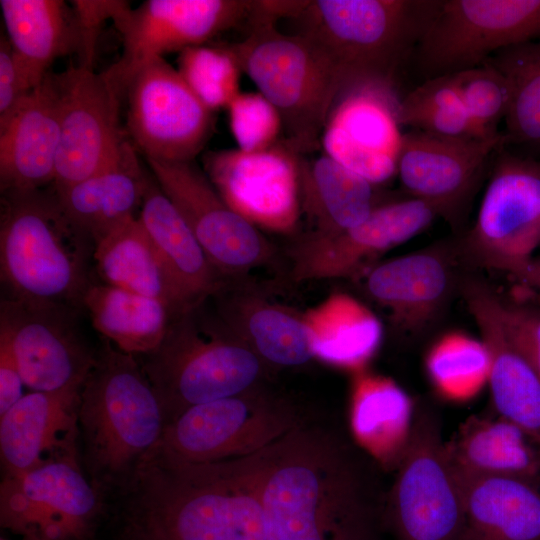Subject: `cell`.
I'll return each mask as SVG.
<instances>
[{
	"label": "cell",
	"instance_id": "obj_1",
	"mask_svg": "<svg viewBox=\"0 0 540 540\" xmlns=\"http://www.w3.org/2000/svg\"><path fill=\"white\" fill-rule=\"evenodd\" d=\"M363 453L305 420L271 446L261 493L265 540H380L385 496Z\"/></svg>",
	"mask_w": 540,
	"mask_h": 540
},
{
	"label": "cell",
	"instance_id": "obj_2",
	"mask_svg": "<svg viewBox=\"0 0 540 540\" xmlns=\"http://www.w3.org/2000/svg\"><path fill=\"white\" fill-rule=\"evenodd\" d=\"M270 447L210 463L179 461L158 447L127 486V539L265 540L261 493Z\"/></svg>",
	"mask_w": 540,
	"mask_h": 540
},
{
	"label": "cell",
	"instance_id": "obj_3",
	"mask_svg": "<svg viewBox=\"0 0 540 540\" xmlns=\"http://www.w3.org/2000/svg\"><path fill=\"white\" fill-rule=\"evenodd\" d=\"M294 20L330 63L343 90L373 83L392 87L422 36L438 0L290 1Z\"/></svg>",
	"mask_w": 540,
	"mask_h": 540
},
{
	"label": "cell",
	"instance_id": "obj_4",
	"mask_svg": "<svg viewBox=\"0 0 540 540\" xmlns=\"http://www.w3.org/2000/svg\"><path fill=\"white\" fill-rule=\"evenodd\" d=\"M167 418L133 355L107 344L81 388L79 429L97 486L129 484L159 447Z\"/></svg>",
	"mask_w": 540,
	"mask_h": 540
},
{
	"label": "cell",
	"instance_id": "obj_5",
	"mask_svg": "<svg viewBox=\"0 0 540 540\" xmlns=\"http://www.w3.org/2000/svg\"><path fill=\"white\" fill-rule=\"evenodd\" d=\"M0 266L13 299L64 307L82 301L88 239L62 212L56 198L39 191L4 195Z\"/></svg>",
	"mask_w": 540,
	"mask_h": 540
},
{
	"label": "cell",
	"instance_id": "obj_6",
	"mask_svg": "<svg viewBox=\"0 0 540 540\" xmlns=\"http://www.w3.org/2000/svg\"><path fill=\"white\" fill-rule=\"evenodd\" d=\"M248 19L247 37L224 46L279 112L285 139L301 154L311 152L321 144L342 83L306 38L283 33L275 21L252 11Z\"/></svg>",
	"mask_w": 540,
	"mask_h": 540
},
{
	"label": "cell",
	"instance_id": "obj_7",
	"mask_svg": "<svg viewBox=\"0 0 540 540\" xmlns=\"http://www.w3.org/2000/svg\"><path fill=\"white\" fill-rule=\"evenodd\" d=\"M170 323L160 346L142 366L167 423L185 409L259 386L265 362L243 338L203 334L186 313Z\"/></svg>",
	"mask_w": 540,
	"mask_h": 540
},
{
	"label": "cell",
	"instance_id": "obj_8",
	"mask_svg": "<svg viewBox=\"0 0 540 540\" xmlns=\"http://www.w3.org/2000/svg\"><path fill=\"white\" fill-rule=\"evenodd\" d=\"M384 498L382 525L395 540H460L464 524L461 479L437 416L414 413L406 448Z\"/></svg>",
	"mask_w": 540,
	"mask_h": 540
},
{
	"label": "cell",
	"instance_id": "obj_9",
	"mask_svg": "<svg viewBox=\"0 0 540 540\" xmlns=\"http://www.w3.org/2000/svg\"><path fill=\"white\" fill-rule=\"evenodd\" d=\"M303 421L291 403L258 386L185 409L166 424L159 449L188 463L241 459L276 444Z\"/></svg>",
	"mask_w": 540,
	"mask_h": 540
},
{
	"label": "cell",
	"instance_id": "obj_10",
	"mask_svg": "<svg viewBox=\"0 0 540 540\" xmlns=\"http://www.w3.org/2000/svg\"><path fill=\"white\" fill-rule=\"evenodd\" d=\"M472 228L458 239L467 266L516 278L540 246V159L502 146Z\"/></svg>",
	"mask_w": 540,
	"mask_h": 540
},
{
	"label": "cell",
	"instance_id": "obj_11",
	"mask_svg": "<svg viewBox=\"0 0 540 540\" xmlns=\"http://www.w3.org/2000/svg\"><path fill=\"white\" fill-rule=\"evenodd\" d=\"M540 40V0H438L414 52L425 80L479 66Z\"/></svg>",
	"mask_w": 540,
	"mask_h": 540
},
{
	"label": "cell",
	"instance_id": "obj_12",
	"mask_svg": "<svg viewBox=\"0 0 540 540\" xmlns=\"http://www.w3.org/2000/svg\"><path fill=\"white\" fill-rule=\"evenodd\" d=\"M252 1L146 0L123 10L114 20L123 50L103 73L124 98L133 76L170 52L204 45L241 20L248 19Z\"/></svg>",
	"mask_w": 540,
	"mask_h": 540
},
{
	"label": "cell",
	"instance_id": "obj_13",
	"mask_svg": "<svg viewBox=\"0 0 540 540\" xmlns=\"http://www.w3.org/2000/svg\"><path fill=\"white\" fill-rule=\"evenodd\" d=\"M127 128L146 159L188 162L213 130V112L164 58L141 68L128 83Z\"/></svg>",
	"mask_w": 540,
	"mask_h": 540
},
{
	"label": "cell",
	"instance_id": "obj_14",
	"mask_svg": "<svg viewBox=\"0 0 540 540\" xmlns=\"http://www.w3.org/2000/svg\"><path fill=\"white\" fill-rule=\"evenodd\" d=\"M100 507L78 461L3 476L0 485L1 527L30 540H90Z\"/></svg>",
	"mask_w": 540,
	"mask_h": 540
},
{
	"label": "cell",
	"instance_id": "obj_15",
	"mask_svg": "<svg viewBox=\"0 0 540 540\" xmlns=\"http://www.w3.org/2000/svg\"><path fill=\"white\" fill-rule=\"evenodd\" d=\"M56 80L60 141L53 184L60 190L115 164L132 145L119 123L123 98L103 72L77 65Z\"/></svg>",
	"mask_w": 540,
	"mask_h": 540
},
{
	"label": "cell",
	"instance_id": "obj_16",
	"mask_svg": "<svg viewBox=\"0 0 540 540\" xmlns=\"http://www.w3.org/2000/svg\"><path fill=\"white\" fill-rule=\"evenodd\" d=\"M302 154L286 139L268 149H229L204 157L207 177L235 212L256 227L287 233L299 220Z\"/></svg>",
	"mask_w": 540,
	"mask_h": 540
},
{
	"label": "cell",
	"instance_id": "obj_17",
	"mask_svg": "<svg viewBox=\"0 0 540 540\" xmlns=\"http://www.w3.org/2000/svg\"><path fill=\"white\" fill-rule=\"evenodd\" d=\"M502 146L503 134L466 139L410 130L403 135L397 175L411 197L457 225Z\"/></svg>",
	"mask_w": 540,
	"mask_h": 540
},
{
	"label": "cell",
	"instance_id": "obj_18",
	"mask_svg": "<svg viewBox=\"0 0 540 540\" xmlns=\"http://www.w3.org/2000/svg\"><path fill=\"white\" fill-rule=\"evenodd\" d=\"M463 265L458 240L440 242L376 265L367 272L364 287L386 308L400 334L417 338L431 329L455 290H461Z\"/></svg>",
	"mask_w": 540,
	"mask_h": 540
},
{
	"label": "cell",
	"instance_id": "obj_19",
	"mask_svg": "<svg viewBox=\"0 0 540 540\" xmlns=\"http://www.w3.org/2000/svg\"><path fill=\"white\" fill-rule=\"evenodd\" d=\"M146 161L218 272H242L266 258L268 245L256 226L225 203L193 161Z\"/></svg>",
	"mask_w": 540,
	"mask_h": 540
},
{
	"label": "cell",
	"instance_id": "obj_20",
	"mask_svg": "<svg viewBox=\"0 0 540 540\" xmlns=\"http://www.w3.org/2000/svg\"><path fill=\"white\" fill-rule=\"evenodd\" d=\"M393 88L366 83L341 92L325 123L324 153L371 184L397 175L403 135Z\"/></svg>",
	"mask_w": 540,
	"mask_h": 540
},
{
	"label": "cell",
	"instance_id": "obj_21",
	"mask_svg": "<svg viewBox=\"0 0 540 540\" xmlns=\"http://www.w3.org/2000/svg\"><path fill=\"white\" fill-rule=\"evenodd\" d=\"M62 308L16 299L2 302L0 337L8 342L31 391L83 383L95 363Z\"/></svg>",
	"mask_w": 540,
	"mask_h": 540
},
{
	"label": "cell",
	"instance_id": "obj_22",
	"mask_svg": "<svg viewBox=\"0 0 540 540\" xmlns=\"http://www.w3.org/2000/svg\"><path fill=\"white\" fill-rule=\"evenodd\" d=\"M438 217L428 203L410 197L377 205L357 226L334 235L313 234L294 254V277L356 275L368 261L424 231Z\"/></svg>",
	"mask_w": 540,
	"mask_h": 540
},
{
	"label": "cell",
	"instance_id": "obj_23",
	"mask_svg": "<svg viewBox=\"0 0 540 540\" xmlns=\"http://www.w3.org/2000/svg\"><path fill=\"white\" fill-rule=\"evenodd\" d=\"M83 383L56 391H31L0 415L4 476L18 475L56 461H78Z\"/></svg>",
	"mask_w": 540,
	"mask_h": 540
},
{
	"label": "cell",
	"instance_id": "obj_24",
	"mask_svg": "<svg viewBox=\"0 0 540 540\" xmlns=\"http://www.w3.org/2000/svg\"><path fill=\"white\" fill-rule=\"evenodd\" d=\"M460 292L489 353L488 384L496 414L519 426L540 446V376L504 327L500 295L472 276L465 277Z\"/></svg>",
	"mask_w": 540,
	"mask_h": 540
},
{
	"label": "cell",
	"instance_id": "obj_25",
	"mask_svg": "<svg viewBox=\"0 0 540 540\" xmlns=\"http://www.w3.org/2000/svg\"><path fill=\"white\" fill-rule=\"evenodd\" d=\"M60 141L56 74L49 72L0 130V182L4 195L39 191L52 182Z\"/></svg>",
	"mask_w": 540,
	"mask_h": 540
},
{
	"label": "cell",
	"instance_id": "obj_26",
	"mask_svg": "<svg viewBox=\"0 0 540 540\" xmlns=\"http://www.w3.org/2000/svg\"><path fill=\"white\" fill-rule=\"evenodd\" d=\"M185 312L219 287L218 271L174 203L148 175L140 214Z\"/></svg>",
	"mask_w": 540,
	"mask_h": 540
},
{
	"label": "cell",
	"instance_id": "obj_27",
	"mask_svg": "<svg viewBox=\"0 0 540 540\" xmlns=\"http://www.w3.org/2000/svg\"><path fill=\"white\" fill-rule=\"evenodd\" d=\"M460 540H540V482L511 476H460Z\"/></svg>",
	"mask_w": 540,
	"mask_h": 540
},
{
	"label": "cell",
	"instance_id": "obj_28",
	"mask_svg": "<svg viewBox=\"0 0 540 540\" xmlns=\"http://www.w3.org/2000/svg\"><path fill=\"white\" fill-rule=\"evenodd\" d=\"M460 476H511L540 482V446L499 416H471L446 441Z\"/></svg>",
	"mask_w": 540,
	"mask_h": 540
},
{
	"label": "cell",
	"instance_id": "obj_29",
	"mask_svg": "<svg viewBox=\"0 0 540 540\" xmlns=\"http://www.w3.org/2000/svg\"><path fill=\"white\" fill-rule=\"evenodd\" d=\"M148 175L135 149L110 167L56 190L55 198L65 216L93 242L141 207Z\"/></svg>",
	"mask_w": 540,
	"mask_h": 540
},
{
	"label": "cell",
	"instance_id": "obj_30",
	"mask_svg": "<svg viewBox=\"0 0 540 540\" xmlns=\"http://www.w3.org/2000/svg\"><path fill=\"white\" fill-rule=\"evenodd\" d=\"M412 403L393 380L357 374L352 391L350 428L356 444L375 463L395 469L413 424Z\"/></svg>",
	"mask_w": 540,
	"mask_h": 540
},
{
	"label": "cell",
	"instance_id": "obj_31",
	"mask_svg": "<svg viewBox=\"0 0 540 540\" xmlns=\"http://www.w3.org/2000/svg\"><path fill=\"white\" fill-rule=\"evenodd\" d=\"M93 260L104 284L162 300L174 314L186 313L138 216L124 220L97 239Z\"/></svg>",
	"mask_w": 540,
	"mask_h": 540
},
{
	"label": "cell",
	"instance_id": "obj_32",
	"mask_svg": "<svg viewBox=\"0 0 540 540\" xmlns=\"http://www.w3.org/2000/svg\"><path fill=\"white\" fill-rule=\"evenodd\" d=\"M8 38L38 86L61 56L78 53L79 38L71 5L62 0H1Z\"/></svg>",
	"mask_w": 540,
	"mask_h": 540
},
{
	"label": "cell",
	"instance_id": "obj_33",
	"mask_svg": "<svg viewBox=\"0 0 540 540\" xmlns=\"http://www.w3.org/2000/svg\"><path fill=\"white\" fill-rule=\"evenodd\" d=\"M81 302L95 329L133 356L160 346L174 314L162 300L107 284L89 285Z\"/></svg>",
	"mask_w": 540,
	"mask_h": 540
},
{
	"label": "cell",
	"instance_id": "obj_34",
	"mask_svg": "<svg viewBox=\"0 0 540 540\" xmlns=\"http://www.w3.org/2000/svg\"><path fill=\"white\" fill-rule=\"evenodd\" d=\"M373 184L325 153L301 162V206L315 235H334L364 221L377 206Z\"/></svg>",
	"mask_w": 540,
	"mask_h": 540
},
{
	"label": "cell",
	"instance_id": "obj_35",
	"mask_svg": "<svg viewBox=\"0 0 540 540\" xmlns=\"http://www.w3.org/2000/svg\"><path fill=\"white\" fill-rule=\"evenodd\" d=\"M303 318L313 337L315 358L333 366L360 370L382 341L379 318L345 293L330 295Z\"/></svg>",
	"mask_w": 540,
	"mask_h": 540
},
{
	"label": "cell",
	"instance_id": "obj_36",
	"mask_svg": "<svg viewBox=\"0 0 540 540\" xmlns=\"http://www.w3.org/2000/svg\"><path fill=\"white\" fill-rule=\"evenodd\" d=\"M486 62L496 67L509 86V105L502 132L504 147L540 159V40L503 49Z\"/></svg>",
	"mask_w": 540,
	"mask_h": 540
},
{
	"label": "cell",
	"instance_id": "obj_37",
	"mask_svg": "<svg viewBox=\"0 0 540 540\" xmlns=\"http://www.w3.org/2000/svg\"><path fill=\"white\" fill-rule=\"evenodd\" d=\"M398 119L401 126L437 136L495 138L472 119L450 75L427 79L399 100Z\"/></svg>",
	"mask_w": 540,
	"mask_h": 540
},
{
	"label": "cell",
	"instance_id": "obj_38",
	"mask_svg": "<svg viewBox=\"0 0 540 540\" xmlns=\"http://www.w3.org/2000/svg\"><path fill=\"white\" fill-rule=\"evenodd\" d=\"M245 341L265 362L280 367L301 366L315 358L313 337L304 318L271 305L251 309Z\"/></svg>",
	"mask_w": 540,
	"mask_h": 540
},
{
	"label": "cell",
	"instance_id": "obj_39",
	"mask_svg": "<svg viewBox=\"0 0 540 540\" xmlns=\"http://www.w3.org/2000/svg\"><path fill=\"white\" fill-rule=\"evenodd\" d=\"M426 368L434 386L450 398H465L488 382L490 358L482 340L451 332L430 349Z\"/></svg>",
	"mask_w": 540,
	"mask_h": 540
},
{
	"label": "cell",
	"instance_id": "obj_40",
	"mask_svg": "<svg viewBox=\"0 0 540 540\" xmlns=\"http://www.w3.org/2000/svg\"><path fill=\"white\" fill-rule=\"evenodd\" d=\"M178 72L195 95L212 111L226 108L240 93L242 72L224 46L189 47L179 53Z\"/></svg>",
	"mask_w": 540,
	"mask_h": 540
},
{
	"label": "cell",
	"instance_id": "obj_41",
	"mask_svg": "<svg viewBox=\"0 0 540 540\" xmlns=\"http://www.w3.org/2000/svg\"><path fill=\"white\" fill-rule=\"evenodd\" d=\"M450 76L476 124L488 136H499L498 126L505 119L510 98L505 76L489 62Z\"/></svg>",
	"mask_w": 540,
	"mask_h": 540
},
{
	"label": "cell",
	"instance_id": "obj_42",
	"mask_svg": "<svg viewBox=\"0 0 540 540\" xmlns=\"http://www.w3.org/2000/svg\"><path fill=\"white\" fill-rule=\"evenodd\" d=\"M227 110L238 149L258 152L279 141L283 129L281 116L259 92H240Z\"/></svg>",
	"mask_w": 540,
	"mask_h": 540
},
{
	"label": "cell",
	"instance_id": "obj_43",
	"mask_svg": "<svg viewBox=\"0 0 540 540\" xmlns=\"http://www.w3.org/2000/svg\"><path fill=\"white\" fill-rule=\"evenodd\" d=\"M71 3L79 38L78 66L93 69L103 24L109 19L113 21L130 5L120 0H76Z\"/></svg>",
	"mask_w": 540,
	"mask_h": 540
},
{
	"label": "cell",
	"instance_id": "obj_44",
	"mask_svg": "<svg viewBox=\"0 0 540 540\" xmlns=\"http://www.w3.org/2000/svg\"><path fill=\"white\" fill-rule=\"evenodd\" d=\"M37 87L6 35L0 37V130Z\"/></svg>",
	"mask_w": 540,
	"mask_h": 540
},
{
	"label": "cell",
	"instance_id": "obj_45",
	"mask_svg": "<svg viewBox=\"0 0 540 540\" xmlns=\"http://www.w3.org/2000/svg\"><path fill=\"white\" fill-rule=\"evenodd\" d=\"M500 314L513 344L540 376V306L500 296Z\"/></svg>",
	"mask_w": 540,
	"mask_h": 540
},
{
	"label": "cell",
	"instance_id": "obj_46",
	"mask_svg": "<svg viewBox=\"0 0 540 540\" xmlns=\"http://www.w3.org/2000/svg\"><path fill=\"white\" fill-rule=\"evenodd\" d=\"M25 386L8 342L0 337V415L19 401Z\"/></svg>",
	"mask_w": 540,
	"mask_h": 540
},
{
	"label": "cell",
	"instance_id": "obj_47",
	"mask_svg": "<svg viewBox=\"0 0 540 540\" xmlns=\"http://www.w3.org/2000/svg\"><path fill=\"white\" fill-rule=\"evenodd\" d=\"M518 279L540 292V257L533 256Z\"/></svg>",
	"mask_w": 540,
	"mask_h": 540
},
{
	"label": "cell",
	"instance_id": "obj_48",
	"mask_svg": "<svg viewBox=\"0 0 540 540\" xmlns=\"http://www.w3.org/2000/svg\"><path fill=\"white\" fill-rule=\"evenodd\" d=\"M0 540H15V539H9V538H7V537H5V536H1V537H0ZM19 540H30V539L21 537Z\"/></svg>",
	"mask_w": 540,
	"mask_h": 540
}]
</instances>
